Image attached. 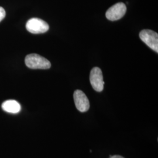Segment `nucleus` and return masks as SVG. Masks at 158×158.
<instances>
[{"instance_id": "nucleus-1", "label": "nucleus", "mask_w": 158, "mask_h": 158, "mask_svg": "<svg viewBox=\"0 0 158 158\" xmlns=\"http://www.w3.org/2000/svg\"><path fill=\"white\" fill-rule=\"evenodd\" d=\"M25 62L28 68L32 69H48L51 66V62L47 59L36 53L27 55Z\"/></svg>"}, {"instance_id": "nucleus-2", "label": "nucleus", "mask_w": 158, "mask_h": 158, "mask_svg": "<svg viewBox=\"0 0 158 158\" xmlns=\"http://www.w3.org/2000/svg\"><path fill=\"white\" fill-rule=\"evenodd\" d=\"M26 28L32 34H43L49 30V26L45 21L40 18H33L29 19L27 23Z\"/></svg>"}, {"instance_id": "nucleus-3", "label": "nucleus", "mask_w": 158, "mask_h": 158, "mask_svg": "<svg viewBox=\"0 0 158 158\" xmlns=\"http://www.w3.org/2000/svg\"><path fill=\"white\" fill-rule=\"evenodd\" d=\"M140 39L151 49L158 52V33L149 29H143L139 33Z\"/></svg>"}, {"instance_id": "nucleus-4", "label": "nucleus", "mask_w": 158, "mask_h": 158, "mask_svg": "<svg viewBox=\"0 0 158 158\" xmlns=\"http://www.w3.org/2000/svg\"><path fill=\"white\" fill-rule=\"evenodd\" d=\"M127 11V6L123 2H118L108 10L106 16L108 20L114 21L118 20L124 16Z\"/></svg>"}, {"instance_id": "nucleus-5", "label": "nucleus", "mask_w": 158, "mask_h": 158, "mask_svg": "<svg viewBox=\"0 0 158 158\" xmlns=\"http://www.w3.org/2000/svg\"><path fill=\"white\" fill-rule=\"evenodd\" d=\"M90 81L94 90L97 92H101L103 90L104 81L102 70L100 68L95 67L91 70Z\"/></svg>"}, {"instance_id": "nucleus-6", "label": "nucleus", "mask_w": 158, "mask_h": 158, "mask_svg": "<svg viewBox=\"0 0 158 158\" xmlns=\"http://www.w3.org/2000/svg\"><path fill=\"white\" fill-rule=\"evenodd\" d=\"M74 101L76 107L81 113H85L89 110L90 102L88 98L82 91L77 90L73 94Z\"/></svg>"}, {"instance_id": "nucleus-7", "label": "nucleus", "mask_w": 158, "mask_h": 158, "mask_svg": "<svg viewBox=\"0 0 158 158\" xmlns=\"http://www.w3.org/2000/svg\"><path fill=\"white\" fill-rule=\"evenodd\" d=\"M2 108L7 113L17 114L21 111V107L18 102L14 100H10L2 103Z\"/></svg>"}, {"instance_id": "nucleus-8", "label": "nucleus", "mask_w": 158, "mask_h": 158, "mask_svg": "<svg viewBox=\"0 0 158 158\" xmlns=\"http://www.w3.org/2000/svg\"><path fill=\"white\" fill-rule=\"evenodd\" d=\"M6 15L5 10L2 7L0 6V22L6 17Z\"/></svg>"}, {"instance_id": "nucleus-9", "label": "nucleus", "mask_w": 158, "mask_h": 158, "mask_svg": "<svg viewBox=\"0 0 158 158\" xmlns=\"http://www.w3.org/2000/svg\"><path fill=\"white\" fill-rule=\"evenodd\" d=\"M110 158H124L121 156L119 155H114V156H110Z\"/></svg>"}]
</instances>
